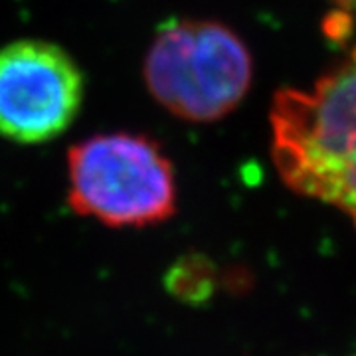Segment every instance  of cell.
Instances as JSON below:
<instances>
[{
  "label": "cell",
  "mask_w": 356,
  "mask_h": 356,
  "mask_svg": "<svg viewBox=\"0 0 356 356\" xmlns=\"http://www.w3.org/2000/svg\"><path fill=\"white\" fill-rule=\"evenodd\" d=\"M269 131L283 184L341 210L356 228V44L311 88L280 89Z\"/></svg>",
  "instance_id": "cell-1"
},
{
  "label": "cell",
  "mask_w": 356,
  "mask_h": 356,
  "mask_svg": "<svg viewBox=\"0 0 356 356\" xmlns=\"http://www.w3.org/2000/svg\"><path fill=\"white\" fill-rule=\"evenodd\" d=\"M353 28H355V20L348 10L339 8L325 18V36L334 42H343L353 34Z\"/></svg>",
  "instance_id": "cell-5"
},
{
  "label": "cell",
  "mask_w": 356,
  "mask_h": 356,
  "mask_svg": "<svg viewBox=\"0 0 356 356\" xmlns=\"http://www.w3.org/2000/svg\"><path fill=\"white\" fill-rule=\"evenodd\" d=\"M86 95L76 60L46 40H18L0 48V137L38 145L76 121Z\"/></svg>",
  "instance_id": "cell-4"
},
{
  "label": "cell",
  "mask_w": 356,
  "mask_h": 356,
  "mask_svg": "<svg viewBox=\"0 0 356 356\" xmlns=\"http://www.w3.org/2000/svg\"><path fill=\"white\" fill-rule=\"evenodd\" d=\"M154 102L191 123L229 115L254 81L252 51L229 26L216 20H172L161 26L143 62Z\"/></svg>",
  "instance_id": "cell-2"
},
{
  "label": "cell",
  "mask_w": 356,
  "mask_h": 356,
  "mask_svg": "<svg viewBox=\"0 0 356 356\" xmlns=\"http://www.w3.org/2000/svg\"><path fill=\"white\" fill-rule=\"evenodd\" d=\"M70 206L107 226H149L177 212L175 166L139 133H97L67 151Z\"/></svg>",
  "instance_id": "cell-3"
},
{
  "label": "cell",
  "mask_w": 356,
  "mask_h": 356,
  "mask_svg": "<svg viewBox=\"0 0 356 356\" xmlns=\"http://www.w3.org/2000/svg\"><path fill=\"white\" fill-rule=\"evenodd\" d=\"M341 10H348V13H355L356 10V0H332Z\"/></svg>",
  "instance_id": "cell-6"
}]
</instances>
